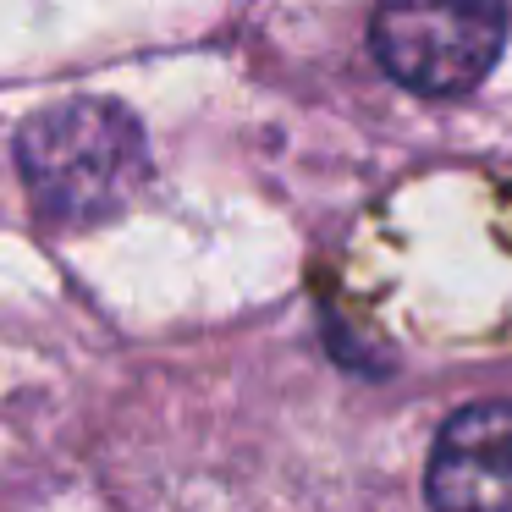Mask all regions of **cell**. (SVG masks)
Returning <instances> with one entry per match:
<instances>
[{"instance_id":"obj_1","label":"cell","mask_w":512,"mask_h":512,"mask_svg":"<svg viewBox=\"0 0 512 512\" xmlns=\"http://www.w3.org/2000/svg\"><path fill=\"white\" fill-rule=\"evenodd\" d=\"M17 166L50 221H105L144 182V133L122 105L72 100L34 116L17 138Z\"/></svg>"},{"instance_id":"obj_2","label":"cell","mask_w":512,"mask_h":512,"mask_svg":"<svg viewBox=\"0 0 512 512\" xmlns=\"http://www.w3.org/2000/svg\"><path fill=\"white\" fill-rule=\"evenodd\" d=\"M375 61L424 100L468 94L507 45V0H380Z\"/></svg>"},{"instance_id":"obj_3","label":"cell","mask_w":512,"mask_h":512,"mask_svg":"<svg viewBox=\"0 0 512 512\" xmlns=\"http://www.w3.org/2000/svg\"><path fill=\"white\" fill-rule=\"evenodd\" d=\"M435 512H512V402H474L452 413L430 452Z\"/></svg>"}]
</instances>
